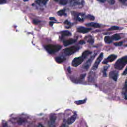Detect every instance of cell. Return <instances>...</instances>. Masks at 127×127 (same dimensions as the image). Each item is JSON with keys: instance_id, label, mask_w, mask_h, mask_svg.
Returning a JSON list of instances; mask_svg holds the SVG:
<instances>
[{"instance_id": "obj_1", "label": "cell", "mask_w": 127, "mask_h": 127, "mask_svg": "<svg viewBox=\"0 0 127 127\" xmlns=\"http://www.w3.org/2000/svg\"><path fill=\"white\" fill-rule=\"evenodd\" d=\"M127 64V56L119 59L114 64V67L118 70H122Z\"/></svg>"}, {"instance_id": "obj_2", "label": "cell", "mask_w": 127, "mask_h": 127, "mask_svg": "<svg viewBox=\"0 0 127 127\" xmlns=\"http://www.w3.org/2000/svg\"><path fill=\"white\" fill-rule=\"evenodd\" d=\"M45 48L49 53L54 54L59 51L62 48V47L61 45H59L49 44L46 45L45 46Z\"/></svg>"}, {"instance_id": "obj_3", "label": "cell", "mask_w": 127, "mask_h": 127, "mask_svg": "<svg viewBox=\"0 0 127 127\" xmlns=\"http://www.w3.org/2000/svg\"><path fill=\"white\" fill-rule=\"evenodd\" d=\"M84 5L83 0H71L70 2V6L74 8H81Z\"/></svg>"}, {"instance_id": "obj_4", "label": "cell", "mask_w": 127, "mask_h": 127, "mask_svg": "<svg viewBox=\"0 0 127 127\" xmlns=\"http://www.w3.org/2000/svg\"><path fill=\"white\" fill-rule=\"evenodd\" d=\"M79 49V47L76 46H71L64 49V52L66 55H70L76 52Z\"/></svg>"}, {"instance_id": "obj_5", "label": "cell", "mask_w": 127, "mask_h": 127, "mask_svg": "<svg viewBox=\"0 0 127 127\" xmlns=\"http://www.w3.org/2000/svg\"><path fill=\"white\" fill-rule=\"evenodd\" d=\"M103 53H101L99 56H98V57L97 58V59L96 60L94 64H93L92 68H91V69L93 70H95L97 69L100 62H101L102 60L103 59Z\"/></svg>"}, {"instance_id": "obj_6", "label": "cell", "mask_w": 127, "mask_h": 127, "mask_svg": "<svg viewBox=\"0 0 127 127\" xmlns=\"http://www.w3.org/2000/svg\"><path fill=\"white\" fill-rule=\"evenodd\" d=\"M84 59L85 58L83 57H82V56L81 57H79L74 58L72 62V63H71L72 65L74 67H76V66L79 65L83 62Z\"/></svg>"}, {"instance_id": "obj_7", "label": "cell", "mask_w": 127, "mask_h": 127, "mask_svg": "<svg viewBox=\"0 0 127 127\" xmlns=\"http://www.w3.org/2000/svg\"><path fill=\"white\" fill-rule=\"evenodd\" d=\"M96 53L94 54L91 57H90V58L89 59H88L86 61V62L83 65L82 67H83V69H84L85 70H87V69H88V68L89 67V66H90L93 59H94V58L95 57V56H96Z\"/></svg>"}, {"instance_id": "obj_8", "label": "cell", "mask_w": 127, "mask_h": 127, "mask_svg": "<svg viewBox=\"0 0 127 127\" xmlns=\"http://www.w3.org/2000/svg\"><path fill=\"white\" fill-rule=\"evenodd\" d=\"M122 95L124 99L127 100V78L122 90Z\"/></svg>"}, {"instance_id": "obj_9", "label": "cell", "mask_w": 127, "mask_h": 127, "mask_svg": "<svg viewBox=\"0 0 127 127\" xmlns=\"http://www.w3.org/2000/svg\"><path fill=\"white\" fill-rule=\"evenodd\" d=\"M117 58V56L114 55V54H112L110 55L109 56H108L107 57V58H106V59H105L104 60V61L103 62V64H107L108 62H112L113 61H114Z\"/></svg>"}, {"instance_id": "obj_10", "label": "cell", "mask_w": 127, "mask_h": 127, "mask_svg": "<svg viewBox=\"0 0 127 127\" xmlns=\"http://www.w3.org/2000/svg\"><path fill=\"white\" fill-rule=\"evenodd\" d=\"M90 30H91L90 28H86V27H82V26L78 27L77 28V31L78 32L80 33H83V34L88 33Z\"/></svg>"}, {"instance_id": "obj_11", "label": "cell", "mask_w": 127, "mask_h": 127, "mask_svg": "<svg viewBox=\"0 0 127 127\" xmlns=\"http://www.w3.org/2000/svg\"><path fill=\"white\" fill-rule=\"evenodd\" d=\"M56 118H57V116L55 114H52L50 116V120L49 121V125L50 127H52L53 126L56 121Z\"/></svg>"}, {"instance_id": "obj_12", "label": "cell", "mask_w": 127, "mask_h": 127, "mask_svg": "<svg viewBox=\"0 0 127 127\" xmlns=\"http://www.w3.org/2000/svg\"><path fill=\"white\" fill-rule=\"evenodd\" d=\"M109 77L114 81H117L118 77V72L117 71H112L109 73Z\"/></svg>"}, {"instance_id": "obj_13", "label": "cell", "mask_w": 127, "mask_h": 127, "mask_svg": "<svg viewBox=\"0 0 127 127\" xmlns=\"http://www.w3.org/2000/svg\"><path fill=\"white\" fill-rule=\"evenodd\" d=\"M48 1V0H36L35 1V2L38 5L44 6L47 4Z\"/></svg>"}, {"instance_id": "obj_14", "label": "cell", "mask_w": 127, "mask_h": 127, "mask_svg": "<svg viewBox=\"0 0 127 127\" xmlns=\"http://www.w3.org/2000/svg\"><path fill=\"white\" fill-rule=\"evenodd\" d=\"M75 42H76V40L75 39H69L68 40H65V41H64L63 43H64V45L65 46H68L69 45H71V44L75 43Z\"/></svg>"}, {"instance_id": "obj_15", "label": "cell", "mask_w": 127, "mask_h": 127, "mask_svg": "<svg viewBox=\"0 0 127 127\" xmlns=\"http://www.w3.org/2000/svg\"><path fill=\"white\" fill-rule=\"evenodd\" d=\"M77 117V115L76 114H73L71 117H70V118H69L67 120V123L68 124H71L72 123H73L76 120Z\"/></svg>"}, {"instance_id": "obj_16", "label": "cell", "mask_w": 127, "mask_h": 127, "mask_svg": "<svg viewBox=\"0 0 127 127\" xmlns=\"http://www.w3.org/2000/svg\"><path fill=\"white\" fill-rule=\"evenodd\" d=\"M85 25L87 26H91V27H93L95 28L100 27V25L99 23H96V22H90V23L86 24Z\"/></svg>"}, {"instance_id": "obj_17", "label": "cell", "mask_w": 127, "mask_h": 127, "mask_svg": "<svg viewBox=\"0 0 127 127\" xmlns=\"http://www.w3.org/2000/svg\"><path fill=\"white\" fill-rule=\"evenodd\" d=\"M55 60L58 63H61L65 60V58L64 57H55Z\"/></svg>"}, {"instance_id": "obj_18", "label": "cell", "mask_w": 127, "mask_h": 127, "mask_svg": "<svg viewBox=\"0 0 127 127\" xmlns=\"http://www.w3.org/2000/svg\"><path fill=\"white\" fill-rule=\"evenodd\" d=\"M76 20L79 21H83V14L81 13H78L76 15V16H75Z\"/></svg>"}, {"instance_id": "obj_19", "label": "cell", "mask_w": 127, "mask_h": 127, "mask_svg": "<svg viewBox=\"0 0 127 127\" xmlns=\"http://www.w3.org/2000/svg\"><path fill=\"white\" fill-rule=\"evenodd\" d=\"M104 41L106 43H107V44H110L113 41V40L111 38V37H110L109 36H106L104 38Z\"/></svg>"}, {"instance_id": "obj_20", "label": "cell", "mask_w": 127, "mask_h": 127, "mask_svg": "<svg viewBox=\"0 0 127 127\" xmlns=\"http://www.w3.org/2000/svg\"><path fill=\"white\" fill-rule=\"evenodd\" d=\"M113 41L114 40V41H117V40H119L121 39V37L118 34H114L113 35L112 37H111Z\"/></svg>"}, {"instance_id": "obj_21", "label": "cell", "mask_w": 127, "mask_h": 127, "mask_svg": "<svg viewBox=\"0 0 127 127\" xmlns=\"http://www.w3.org/2000/svg\"><path fill=\"white\" fill-rule=\"evenodd\" d=\"M63 36H69L71 35V33L68 31H63L61 32Z\"/></svg>"}, {"instance_id": "obj_22", "label": "cell", "mask_w": 127, "mask_h": 127, "mask_svg": "<svg viewBox=\"0 0 127 127\" xmlns=\"http://www.w3.org/2000/svg\"><path fill=\"white\" fill-rule=\"evenodd\" d=\"M91 54V52L88 50H86L84 52H83L82 54V56L84 58H86L89 55Z\"/></svg>"}, {"instance_id": "obj_23", "label": "cell", "mask_w": 127, "mask_h": 127, "mask_svg": "<svg viewBox=\"0 0 127 127\" xmlns=\"http://www.w3.org/2000/svg\"><path fill=\"white\" fill-rule=\"evenodd\" d=\"M57 14L59 16H63V15H65V10L64 9H62L58 11Z\"/></svg>"}, {"instance_id": "obj_24", "label": "cell", "mask_w": 127, "mask_h": 127, "mask_svg": "<svg viewBox=\"0 0 127 127\" xmlns=\"http://www.w3.org/2000/svg\"><path fill=\"white\" fill-rule=\"evenodd\" d=\"M93 72H90L89 74V76H88V80L89 81H92L93 79Z\"/></svg>"}, {"instance_id": "obj_25", "label": "cell", "mask_w": 127, "mask_h": 127, "mask_svg": "<svg viewBox=\"0 0 127 127\" xmlns=\"http://www.w3.org/2000/svg\"><path fill=\"white\" fill-rule=\"evenodd\" d=\"M86 101V99H84V100H79V101H75V103L77 105H81V104H84Z\"/></svg>"}, {"instance_id": "obj_26", "label": "cell", "mask_w": 127, "mask_h": 127, "mask_svg": "<svg viewBox=\"0 0 127 127\" xmlns=\"http://www.w3.org/2000/svg\"><path fill=\"white\" fill-rule=\"evenodd\" d=\"M119 29V27L117 26H113L112 27H111L110 28L108 29V31H110V30H118Z\"/></svg>"}, {"instance_id": "obj_27", "label": "cell", "mask_w": 127, "mask_h": 127, "mask_svg": "<svg viewBox=\"0 0 127 127\" xmlns=\"http://www.w3.org/2000/svg\"><path fill=\"white\" fill-rule=\"evenodd\" d=\"M67 0H59V3L62 5H65L67 3Z\"/></svg>"}, {"instance_id": "obj_28", "label": "cell", "mask_w": 127, "mask_h": 127, "mask_svg": "<svg viewBox=\"0 0 127 127\" xmlns=\"http://www.w3.org/2000/svg\"><path fill=\"white\" fill-rule=\"evenodd\" d=\"M115 46H122V44H123V42L121 41V42H117V43H114V44Z\"/></svg>"}, {"instance_id": "obj_29", "label": "cell", "mask_w": 127, "mask_h": 127, "mask_svg": "<svg viewBox=\"0 0 127 127\" xmlns=\"http://www.w3.org/2000/svg\"><path fill=\"white\" fill-rule=\"evenodd\" d=\"M122 3H123L124 5H126L127 4V0H119Z\"/></svg>"}, {"instance_id": "obj_30", "label": "cell", "mask_w": 127, "mask_h": 127, "mask_svg": "<svg viewBox=\"0 0 127 127\" xmlns=\"http://www.w3.org/2000/svg\"><path fill=\"white\" fill-rule=\"evenodd\" d=\"M87 18H88V19H89L90 20H94V17L93 16L91 15H88L87 16Z\"/></svg>"}, {"instance_id": "obj_31", "label": "cell", "mask_w": 127, "mask_h": 127, "mask_svg": "<svg viewBox=\"0 0 127 127\" xmlns=\"http://www.w3.org/2000/svg\"><path fill=\"white\" fill-rule=\"evenodd\" d=\"M127 74V67L126 68V69H125V70L123 71V75H126Z\"/></svg>"}, {"instance_id": "obj_32", "label": "cell", "mask_w": 127, "mask_h": 127, "mask_svg": "<svg viewBox=\"0 0 127 127\" xmlns=\"http://www.w3.org/2000/svg\"><path fill=\"white\" fill-rule=\"evenodd\" d=\"M6 0H0V3L1 4L5 3H6Z\"/></svg>"}, {"instance_id": "obj_33", "label": "cell", "mask_w": 127, "mask_h": 127, "mask_svg": "<svg viewBox=\"0 0 127 127\" xmlns=\"http://www.w3.org/2000/svg\"><path fill=\"white\" fill-rule=\"evenodd\" d=\"M109 3L111 4H113L115 3V0H109Z\"/></svg>"}, {"instance_id": "obj_34", "label": "cell", "mask_w": 127, "mask_h": 127, "mask_svg": "<svg viewBox=\"0 0 127 127\" xmlns=\"http://www.w3.org/2000/svg\"><path fill=\"white\" fill-rule=\"evenodd\" d=\"M60 127H68L65 124H63Z\"/></svg>"}, {"instance_id": "obj_35", "label": "cell", "mask_w": 127, "mask_h": 127, "mask_svg": "<svg viewBox=\"0 0 127 127\" xmlns=\"http://www.w3.org/2000/svg\"><path fill=\"white\" fill-rule=\"evenodd\" d=\"M98 0V1H99L100 2H103H103H105L106 0Z\"/></svg>"}, {"instance_id": "obj_36", "label": "cell", "mask_w": 127, "mask_h": 127, "mask_svg": "<svg viewBox=\"0 0 127 127\" xmlns=\"http://www.w3.org/2000/svg\"><path fill=\"white\" fill-rule=\"evenodd\" d=\"M38 127H44L42 124H40L39 125V126H38Z\"/></svg>"}, {"instance_id": "obj_37", "label": "cell", "mask_w": 127, "mask_h": 127, "mask_svg": "<svg viewBox=\"0 0 127 127\" xmlns=\"http://www.w3.org/2000/svg\"><path fill=\"white\" fill-rule=\"evenodd\" d=\"M23 1H27V0H23Z\"/></svg>"}, {"instance_id": "obj_38", "label": "cell", "mask_w": 127, "mask_h": 127, "mask_svg": "<svg viewBox=\"0 0 127 127\" xmlns=\"http://www.w3.org/2000/svg\"><path fill=\"white\" fill-rule=\"evenodd\" d=\"M126 46H127V45H126Z\"/></svg>"}]
</instances>
